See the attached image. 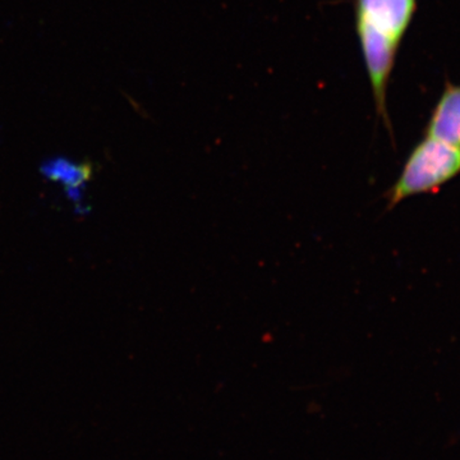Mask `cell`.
Returning a JSON list of instances; mask_svg holds the SVG:
<instances>
[{
	"label": "cell",
	"instance_id": "2",
	"mask_svg": "<svg viewBox=\"0 0 460 460\" xmlns=\"http://www.w3.org/2000/svg\"><path fill=\"white\" fill-rule=\"evenodd\" d=\"M460 175V148L423 136L405 160L401 175L387 190V208L425 193L438 192Z\"/></svg>",
	"mask_w": 460,
	"mask_h": 460
},
{
	"label": "cell",
	"instance_id": "3",
	"mask_svg": "<svg viewBox=\"0 0 460 460\" xmlns=\"http://www.w3.org/2000/svg\"><path fill=\"white\" fill-rule=\"evenodd\" d=\"M423 136L460 148V84L449 80L445 83Z\"/></svg>",
	"mask_w": 460,
	"mask_h": 460
},
{
	"label": "cell",
	"instance_id": "1",
	"mask_svg": "<svg viewBox=\"0 0 460 460\" xmlns=\"http://www.w3.org/2000/svg\"><path fill=\"white\" fill-rule=\"evenodd\" d=\"M417 0H356V31L381 122L392 132L387 87L399 48L416 14Z\"/></svg>",
	"mask_w": 460,
	"mask_h": 460
}]
</instances>
